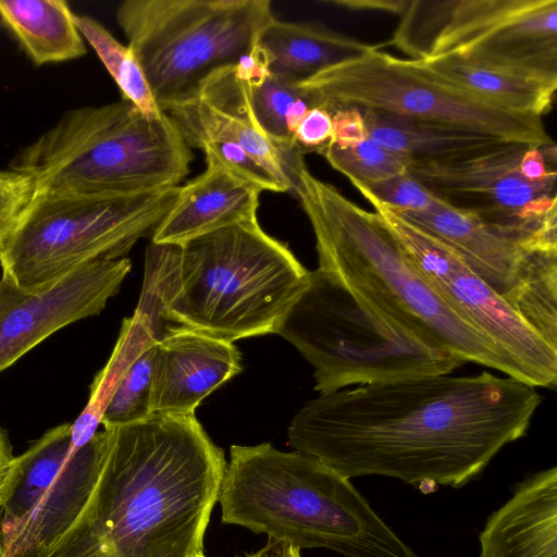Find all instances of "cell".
I'll return each instance as SVG.
<instances>
[{
	"mask_svg": "<svg viewBox=\"0 0 557 557\" xmlns=\"http://www.w3.org/2000/svg\"><path fill=\"white\" fill-rule=\"evenodd\" d=\"M330 114L333 124V136L329 144L351 146L368 138L366 122L360 109L343 108Z\"/></svg>",
	"mask_w": 557,
	"mask_h": 557,
	"instance_id": "32",
	"label": "cell"
},
{
	"mask_svg": "<svg viewBox=\"0 0 557 557\" xmlns=\"http://www.w3.org/2000/svg\"><path fill=\"white\" fill-rule=\"evenodd\" d=\"M480 557H557V468L536 472L490 516Z\"/></svg>",
	"mask_w": 557,
	"mask_h": 557,
	"instance_id": "21",
	"label": "cell"
},
{
	"mask_svg": "<svg viewBox=\"0 0 557 557\" xmlns=\"http://www.w3.org/2000/svg\"><path fill=\"white\" fill-rule=\"evenodd\" d=\"M318 153L351 184L370 185L408 171L412 159L367 138L356 145L327 144Z\"/></svg>",
	"mask_w": 557,
	"mask_h": 557,
	"instance_id": "27",
	"label": "cell"
},
{
	"mask_svg": "<svg viewBox=\"0 0 557 557\" xmlns=\"http://www.w3.org/2000/svg\"><path fill=\"white\" fill-rule=\"evenodd\" d=\"M314 368L320 395L400 379L450 374L465 362L373 310L320 268L277 333Z\"/></svg>",
	"mask_w": 557,
	"mask_h": 557,
	"instance_id": "7",
	"label": "cell"
},
{
	"mask_svg": "<svg viewBox=\"0 0 557 557\" xmlns=\"http://www.w3.org/2000/svg\"><path fill=\"white\" fill-rule=\"evenodd\" d=\"M391 42L417 61L466 55L557 70V0L408 1Z\"/></svg>",
	"mask_w": 557,
	"mask_h": 557,
	"instance_id": "12",
	"label": "cell"
},
{
	"mask_svg": "<svg viewBox=\"0 0 557 557\" xmlns=\"http://www.w3.org/2000/svg\"><path fill=\"white\" fill-rule=\"evenodd\" d=\"M361 110V109H360ZM368 137L412 161L444 160L508 143L462 127L361 110Z\"/></svg>",
	"mask_w": 557,
	"mask_h": 557,
	"instance_id": "24",
	"label": "cell"
},
{
	"mask_svg": "<svg viewBox=\"0 0 557 557\" xmlns=\"http://www.w3.org/2000/svg\"><path fill=\"white\" fill-rule=\"evenodd\" d=\"M132 269L126 257L82 264L28 292L0 280V373L58 330L98 315Z\"/></svg>",
	"mask_w": 557,
	"mask_h": 557,
	"instance_id": "15",
	"label": "cell"
},
{
	"mask_svg": "<svg viewBox=\"0 0 557 557\" xmlns=\"http://www.w3.org/2000/svg\"><path fill=\"white\" fill-rule=\"evenodd\" d=\"M309 273L253 221L181 245L151 242L144 276L158 292L166 333L186 329L233 343L276 334Z\"/></svg>",
	"mask_w": 557,
	"mask_h": 557,
	"instance_id": "3",
	"label": "cell"
},
{
	"mask_svg": "<svg viewBox=\"0 0 557 557\" xmlns=\"http://www.w3.org/2000/svg\"><path fill=\"white\" fill-rule=\"evenodd\" d=\"M542 400L537 387L487 371L360 385L305 403L288 443L348 479L460 487L527 433Z\"/></svg>",
	"mask_w": 557,
	"mask_h": 557,
	"instance_id": "1",
	"label": "cell"
},
{
	"mask_svg": "<svg viewBox=\"0 0 557 557\" xmlns=\"http://www.w3.org/2000/svg\"><path fill=\"white\" fill-rule=\"evenodd\" d=\"M352 185L363 197H371L398 211L428 210L441 200L408 171L374 184Z\"/></svg>",
	"mask_w": 557,
	"mask_h": 557,
	"instance_id": "29",
	"label": "cell"
},
{
	"mask_svg": "<svg viewBox=\"0 0 557 557\" xmlns=\"http://www.w3.org/2000/svg\"><path fill=\"white\" fill-rule=\"evenodd\" d=\"M324 2L329 4L341 5L349 10H373L389 12L398 15H401L408 5V1L406 0H332Z\"/></svg>",
	"mask_w": 557,
	"mask_h": 557,
	"instance_id": "33",
	"label": "cell"
},
{
	"mask_svg": "<svg viewBox=\"0 0 557 557\" xmlns=\"http://www.w3.org/2000/svg\"><path fill=\"white\" fill-rule=\"evenodd\" d=\"M74 22L83 38L91 46L116 83L122 99L132 102L145 113H162L132 49L117 41L91 16L74 13Z\"/></svg>",
	"mask_w": 557,
	"mask_h": 557,
	"instance_id": "26",
	"label": "cell"
},
{
	"mask_svg": "<svg viewBox=\"0 0 557 557\" xmlns=\"http://www.w3.org/2000/svg\"><path fill=\"white\" fill-rule=\"evenodd\" d=\"M196 557H206V556H205V554L202 552V553L198 554Z\"/></svg>",
	"mask_w": 557,
	"mask_h": 557,
	"instance_id": "37",
	"label": "cell"
},
{
	"mask_svg": "<svg viewBox=\"0 0 557 557\" xmlns=\"http://www.w3.org/2000/svg\"><path fill=\"white\" fill-rule=\"evenodd\" d=\"M412 61L440 82L500 109L542 117L553 107L557 70L466 55Z\"/></svg>",
	"mask_w": 557,
	"mask_h": 557,
	"instance_id": "20",
	"label": "cell"
},
{
	"mask_svg": "<svg viewBox=\"0 0 557 557\" xmlns=\"http://www.w3.org/2000/svg\"><path fill=\"white\" fill-rule=\"evenodd\" d=\"M396 211L455 252L516 312L530 285L557 271V250H529L475 214L443 200L423 211Z\"/></svg>",
	"mask_w": 557,
	"mask_h": 557,
	"instance_id": "16",
	"label": "cell"
},
{
	"mask_svg": "<svg viewBox=\"0 0 557 557\" xmlns=\"http://www.w3.org/2000/svg\"><path fill=\"white\" fill-rule=\"evenodd\" d=\"M35 191L33 180L11 169H0V248L16 225Z\"/></svg>",
	"mask_w": 557,
	"mask_h": 557,
	"instance_id": "30",
	"label": "cell"
},
{
	"mask_svg": "<svg viewBox=\"0 0 557 557\" xmlns=\"http://www.w3.org/2000/svg\"><path fill=\"white\" fill-rule=\"evenodd\" d=\"M180 186L133 195L35 189L0 248L2 278L33 292L96 260L126 257L152 235Z\"/></svg>",
	"mask_w": 557,
	"mask_h": 557,
	"instance_id": "8",
	"label": "cell"
},
{
	"mask_svg": "<svg viewBox=\"0 0 557 557\" xmlns=\"http://www.w3.org/2000/svg\"><path fill=\"white\" fill-rule=\"evenodd\" d=\"M0 21L37 66L75 60L87 52L64 0H0Z\"/></svg>",
	"mask_w": 557,
	"mask_h": 557,
	"instance_id": "23",
	"label": "cell"
},
{
	"mask_svg": "<svg viewBox=\"0 0 557 557\" xmlns=\"http://www.w3.org/2000/svg\"><path fill=\"white\" fill-rule=\"evenodd\" d=\"M115 15L162 111L236 65L275 17L269 0H125Z\"/></svg>",
	"mask_w": 557,
	"mask_h": 557,
	"instance_id": "9",
	"label": "cell"
},
{
	"mask_svg": "<svg viewBox=\"0 0 557 557\" xmlns=\"http://www.w3.org/2000/svg\"><path fill=\"white\" fill-rule=\"evenodd\" d=\"M0 557H5L4 553H3V549L1 547V544H0Z\"/></svg>",
	"mask_w": 557,
	"mask_h": 557,
	"instance_id": "36",
	"label": "cell"
},
{
	"mask_svg": "<svg viewBox=\"0 0 557 557\" xmlns=\"http://www.w3.org/2000/svg\"><path fill=\"white\" fill-rule=\"evenodd\" d=\"M245 557H300V549L288 543L269 539L265 546Z\"/></svg>",
	"mask_w": 557,
	"mask_h": 557,
	"instance_id": "35",
	"label": "cell"
},
{
	"mask_svg": "<svg viewBox=\"0 0 557 557\" xmlns=\"http://www.w3.org/2000/svg\"><path fill=\"white\" fill-rule=\"evenodd\" d=\"M163 111L190 149L208 143L240 147L292 190L285 158L259 126L235 65L214 71L194 94Z\"/></svg>",
	"mask_w": 557,
	"mask_h": 557,
	"instance_id": "17",
	"label": "cell"
},
{
	"mask_svg": "<svg viewBox=\"0 0 557 557\" xmlns=\"http://www.w3.org/2000/svg\"><path fill=\"white\" fill-rule=\"evenodd\" d=\"M154 344L146 348L122 375L103 410L100 422L103 429L129 424L151 414Z\"/></svg>",
	"mask_w": 557,
	"mask_h": 557,
	"instance_id": "28",
	"label": "cell"
},
{
	"mask_svg": "<svg viewBox=\"0 0 557 557\" xmlns=\"http://www.w3.org/2000/svg\"><path fill=\"white\" fill-rule=\"evenodd\" d=\"M194 159L163 111L120 101L72 109L21 148L9 169L35 189L133 195L180 186Z\"/></svg>",
	"mask_w": 557,
	"mask_h": 557,
	"instance_id": "6",
	"label": "cell"
},
{
	"mask_svg": "<svg viewBox=\"0 0 557 557\" xmlns=\"http://www.w3.org/2000/svg\"><path fill=\"white\" fill-rule=\"evenodd\" d=\"M529 146L505 143L456 158L412 161L408 172L444 202L475 214L524 248L557 250V177L522 175Z\"/></svg>",
	"mask_w": 557,
	"mask_h": 557,
	"instance_id": "13",
	"label": "cell"
},
{
	"mask_svg": "<svg viewBox=\"0 0 557 557\" xmlns=\"http://www.w3.org/2000/svg\"><path fill=\"white\" fill-rule=\"evenodd\" d=\"M111 430L95 490L45 557H196L218 503L224 451L195 414Z\"/></svg>",
	"mask_w": 557,
	"mask_h": 557,
	"instance_id": "2",
	"label": "cell"
},
{
	"mask_svg": "<svg viewBox=\"0 0 557 557\" xmlns=\"http://www.w3.org/2000/svg\"><path fill=\"white\" fill-rule=\"evenodd\" d=\"M14 459L9 436L0 426V502L10 478Z\"/></svg>",
	"mask_w": 557,
	"mask_h": 557,
	"instance_id": "34",
	"label": "cell"
},
{
	"mask_svg": "<svg viewBox=\"0 0 557 557\" xmlns=\"http://www.w3.org/2000/svg\"><path fill=\"white\" fill-rule=\"evenodd\" d=\"M111 430L81 446L72 423L46 432L15 457L0 502V544L5 557H45L73 527L99 480Z\"/></svg>",
	"mask_w": 557,
	"mask_h": 557,
	"instance_id": "11",
	"label": "cell"
},
{
	"mask_svg": "<svg viewBox=\"0 0 557 557\" xmlns=\"http://www.w3.org/2000/svg\"><path fill=\"white\" fill-rule=\"evenodd\" d=\"M242 371L233 343L176 329L154 344L151 413L195 414L210 393Z\"/></svg>",
	"mask_w": 557,
	"mask_h": 557,
	"instance_id": "18",
	"label": "cell"
},
{
	"mask_svg": "<svg viewBox=\"0 0 557 557\" xmlns=\"http://www.w3.org/2000/svg\"><path fill=\"white\" fill-rule=\"evenodd\" d=\"M292 193L312 226L318 268L425 343L529 384L513 360L445 302L375 211L361 208L306 165L295 173Z\"/></svg>",
	"mask_w": 557,
	"mask_h": 557,
	"instance_id": "4",
	"label": "cell"
},
{
	"mask_svg": "<svg viewBox=\"0 0 557 557\" xmlns=\"http://www.w3.org/2000/svg\"><path fill=\"white\" fill-rule=\"evenodd\" d=\"M333 136L331 114L319 107H311L297 125L293 139L305 152H319Z\"/></svg>",
	"mask_w": 557,
	"mask_h": 557,
	"instance_id": "31",
	"label": "cell"
},
{
	"mask_svg": "<svg viewBox=\"0 0 557 557\" xmlns=\"http://www.w3.org/2000/svg\"><path fill=\"white\" fill-rule=\"evenodd\" d=\"M407 257L445 302L525 373L530 385L553 388L557 349L545 342L448 247L396 210L364 197Z\"/></svg>",
	"mask_w": 557,
	"mask_h": 557,
	"instance_id": "14",
	"label": "cell"
},
{
	"mask_svg": "<svg viewBox=\"0 0 557 557\" xmlns=\"http://www.w3.org/2000/svg\"><path fill=\"white\" fill-rule=\"evenodd\" d=\"M310 107L343 108L449 124L508 143L554 144L542 117L495 107L429 75L414 61L371 47L299 82Z\"/></svg>",
	"mask_w": 557,
	"mask_h": 557,
	"instance_id": "10",
	"label": "cell"
},
{
	"mask_svg": "<svg viewBox=\"0 0 557 557\" xmlns=\"http://www.w3.org/2000/svg\"><path fill=\"white\" fill-rule=\"evenodd\" d=\"M253 115L264 132L283 153L288 176L305 163V152L294 143V132L311 108L299 82L273 74L246 83Z\"/></svg>",
	"mask_w": 557,
	"mask_h": 557,
	"instance_id": "25",
	"label": "cell"
},
{
	"mask_svg": "<svg viewBox=\"0 0 557 557\" xmlns=\"http://www.w3.org/2000/svg\"><path fill=\"white\" fill-rule=\"evenodd\" d=\"M205 171L180 186L177 198L151 235L154 244L181 245L199 236L258 221L261 189L205 154Z\"/></svg>",
	"mask_w": 557,
	"mask_h": 557,
	"instance_id": "19",
	"label": "cell"
},
{
	"mask_svg": "<svg viewBox=\"0 0 557 557\" xmlns=\"http://www.w3.org/2000/svg\"><path fill=\"white\" fill-rule=\"evenodd\" d=\"M256 46L270 74L295 82L371 47L322 25L275 17L261 32Z\"/></svg>",
	"mask_w": 557,
	"mask_h": 557,
	"instance_id": "22",
	"label": "cell"
},
{
	"mask_svg": "<svg viewBox=\"0 0 557 557\" xmlns=\"http://www.w3.org/2000/svg\"><path fill=\"white\" fill-rule=\"evenodd\" d=\"M220 486L222 521L301 548L347 557H418L348 478L305 453L233 445Z\"/></svg>",
	"mask_w": 557,
	"mask_h": 557,
	"instance_id": "5",
	"label": "cell"
}]
</instances>
